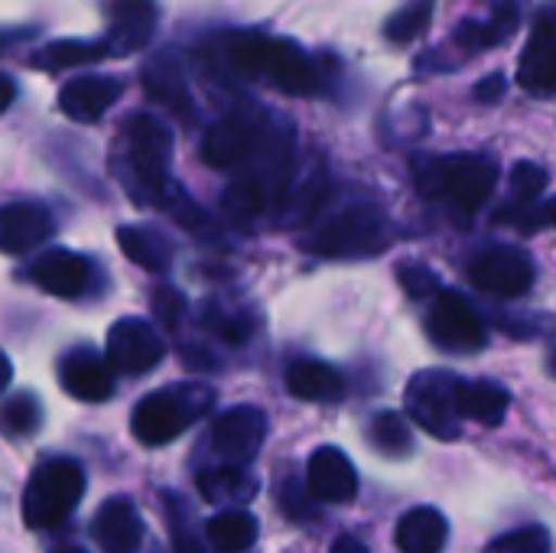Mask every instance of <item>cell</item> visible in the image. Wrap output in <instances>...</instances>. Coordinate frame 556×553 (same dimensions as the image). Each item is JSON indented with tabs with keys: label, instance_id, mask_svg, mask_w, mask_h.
Segmentation results:
<instances>
[{
	"label": "cell",
	"instance_id": "1",
	"mask_svg": "<svg viewBox=\"0 0 556 553\" xmlns=\"http://www.w3.org/2000/svg\"><path fill=\"white\" fill-rule=\"evenodd\" d=\"M222 59L235 75L267 81L287 95H316L323 88V65L303 46L261 29H235L222 36Z\"/></svg>",
	"mask_w": 556,
	"mask_h": 553
},
{
	"label": "cell",
	"instance_id": "2",
	"mask_svg": "<svg viewBox=\"0 0 556 553\" xmlns=\"http://www.w3.org/2000/svg\"><path fill=\"white\" fill-rule=\"evenodd\" d=\"M498 183L495 160L482 153H450L417 163V186L427 199L450 202L453 209L472 215L479 212Z\"/></svg>",
	"mask_w": 556,
	"mask_h": 553
},
{
	"label": "cell",
	"instance_id": "3",
	"mask_svg": "<svg viewBox=\"0 0 556 553\" xmlns=\"http://www.w3.org/2000/svg\"><path fill=\"white\" fill-rule=\"evenodd\" d=\"M212 391L202 385H182L169 391H156L134 407V437L147 447H163L176 440L195 417L212 407Z\"/></svg>",
	"mask_w": 556,
	"mask_h": 553
},
{
	"label": "cell",
	"instance_id": "4",
	"mask_svg": "<svg viewBox=\"0 0 556 553\" xmlns=\"http://www.w3.org/2000/svg\"><path fill=\"white\" fill-rule=\"evenodd\" d=\"M85 495V473L75 460L42 463L23 492V521L33 531L55 528Z\"/></svg>",
	"mask_w": 556,
	"mask_h": 553
},
{
	"label": "cell",
	"instance_id": "5",
	"mask_svg": "<svg viewBox=\"0 0 556 553\" xmlns=\"http://www.w3.org/2000/svg\"><path fill=\"white\" fill-rule=\"evenodd\" d=\"M384 244H388L384 218L368 202L345 205L306 241V248L323 257H368L384 251Z\"/></svg>",
	"mask_w": 556,
	"mask_h": 553
},
{
	"label": "cell",
	"instance_id": "6",
	"mask_svg": "<svg viewBox=\"0 0 556 553\" xmlns=\"http://www.w3.org/2000/svg\"><path fill=\"white\" fill-rule=\"evenodd\" d=\"M127 150L137 183L150 192L153 202H166V196L176 189L169 183V156H173L169 127L153 114H134L127 124Z\"/></svg>",
	"mask_w": 556,
	"mask_h": 553
},
{
	"label": "cell",
	"instance_id": "7",
	"mask_svg": "<svg viewBox=\"0 0 556 553\" xmlns=\"http://www.w3.org/2000/svg\"><path fill=\"white\" fill-rule=\"evenodd\" d=\"M459 378L450 372H420L407 385V414L437 440L459 437V407H456Z\"/></svg>",
	"mask_w": 556,
	"mask_h": 553
},
{
	"label": "cell",
	"instance_id": "8",
	"mask_svg": "<svg viewBox=\"0 0 556 553\" xmlns=\"http://www.w3.org/2000/svg\"><path fill=\"white\" fill-rule=\"evenodd\" d=\"M427 329H430V339L443 352L469 355L485 345V326H482L476 306L456 290H440V297L430 310Z\"/></svg>",
	"mask_w": 556,
	"mask_h": 553
},
{
	"label": "cell",
	"instance_id": "9",
	"mask_svg": "<svg viewBox=\"0 0 556 553\" xmlns=\"http://www.w3.org/2000/svg\"><path fill=\"white\" fill-rule=\"evenodd\" d=\"M534 277V261L508 244L482 251L469 267V280L495 297H521L525 290H531Z\"/></svg>",
	"mask_w": 556,
	"mask_h": 553
},
{
	"label": "cell",
	"instance_id": "10",
	"mask_svg": "<svg viewBox=\"0 0 556 553\" xmlns=\"http://www.w3.org/2000/svg\"><path fill=\"white\" fill-rule=\"evenodd\" d=\"M163 342L153 332L150 323L143 319H117L108 329V342H104V359L114 372L124 375H143L153 365L163 362Z\"/></svg>",
	"mask_w": 556,
	"mask_h": 553
},
{
	"label": "cell",
	"instance_id": "11",
	"mask_svg": "<svg viewBox=\"0 0 556 553\" xmlns=\"http://www.w3.org/2000/svg\"><path fill=\"white\" fill-rule=\"evenodd\" d=\"M264 433H267V417L261 407H251V404H241V407H231L225 411L218 420H215V430H212V443H215V453L225 460V466H248L261 443H264Z\"/></svg>",
	"mask_w": 556,
	"mask_h": 553
},
{
	"label": "cell",
	"instance_id": "12",
	"mask_svg": "<svg viewBox=\"0 0 556 553\" xmlns=\"http://www.w3.org/2000/svg\"><path fill=\"white\" fill-rule=\"evenodd\" d=\"M261 121H254L251 114H228L222 121H215L202 140V160L215 169H231L241 166L244 160L254 156V150L261 147Z\"/></svg>",
	"mask_w": 556,
	"mask_h": 553
},
{
	"label": "cell",
	"instance_id": "13",
	"mask_svg": "<svg viewBox=\"0 0 556 553\" xmlns=\"http://www.w3.org/2000/svg\"><path fill=\"white\" fill-rule=\"evenodd\" d=\"M521 26V0H485L482 16H469L453 29V46L463 52H489Z\"/></svg>",
	"mask_w": 556,
	"mask_h": 553
},
{
	"label": "cell",
	"instance_id": "14",
	"mask_svg": "<svg viewBox=\"0 0 556 553\" xmlns=\"http://www.w3.org/2000/svg\"><path fill=\"white\" fill-rule=\"evenodd\" d=\"M59 385L68 398L101 404L114 394V368L91 349H75L59 362Z\"/></svg>",
	"mask_w": 556,
	"mask_h": 553
},
{
	"label": "cell",
	"instance_id": "15",
	"mask_svg": "<svg viewBox=\"0 0 556 553\" xmlns=\"http://www.w3.org/2000/svg\"><path fill=\"white\" fill-rule=\"evenodd\" d=\"M156 29V0H108V55H130Z\"/></svg>",
	"mask_w": 556,
	"mask_h": 553
},
{
	"label": "cell",
	"instance_id": "16",
	"mask_svg": "<svg viewBox=\"0 0 556 553\" xmlns=\"http://www.w3.org/2000/svg\"><path fill=\"white\" fill-rule=\"evenodd\" d=\"M306 489L323 505L352 502L358 492V476H355L352 460L336 447H319L306 466Z\"/></svg>",
	"mask_w": 556,
	"mask_h": 553
},
{
	"label": "cell",
	"instance_id": "17",
	"mask_svg": "<svg viewBox=\"0 0 556 553\" xmlns=\"http://www.w3.org/2000/svg\"><path fill=\"white\" fill-rule=\"evenodd\" d=\"M121 91H124V85L111 75H78L62 85L59 108L65 117H72L78 124H94L117 104Z\"/></svg>",
	"mask_w": 556,
	"mask_h": 553
},
{
	"label": "cell",
	"instance_id": "18",
	"mask_svg": "<svg viewBox=\"0 0 556 553\" xmlns=\"http://www.w3.org/2000/svg\"><path fill=\"white\" fill-rule=\"evenodd\" d=\"M518 85L534 91V95H551L556 91V20L544 16L521 59H518Z\"/></svg>",
	"mask_w": 556,
	"mask_h": 553
},
{
	"label": "cell",
	"instance_id": "19",
	"mask_svg": "<svg viewBox=\"0 0 556 553\" xmlns=\"http://www.w3.org/2000/svg\"><path fill=\"white\" fill-rule=\"evenodd\" d=\"M29 277L52 297H78L91 277V267L81 254L55 248L29 267Z\"/></svg>",
	"mask_w": 556,
	"mask_h": 553
},
{
	"label": "cell",
	"instance_id": "20",
	"mask_svg": "<svg viewBox=\"0 0 556 553\" xmlns=\"http://www.w3.org/2000/svg\"><path fill=\"white\" fill-rule=\"evenodd\" d=\"M94 538L108 553H134L143 541V518L134 502L111 499L94 518Z\"/></svg>",
	"mask_w": 556,
	"mask_h": 553
},
{
	"label": "cell",
	"instance_id": "21",
	"mask_svg": "<svg viewBox=\"0 0 556 553\" xmlns=\"http://www.w3.org/2000/svg\"><path fill=\"white\" fill-rule=\"evenodd\" d=\"M52 231V222L42 205L13 202L0 209V251L3 254H26Z\"/></svg>",
	"mask_w": 556,
	"mask_h": 553
},
{
	"label": "cell",
	"instance_id": "22",
	"mask_svg": "<svg viewBox=\"0 0 556 553\" xmlns=\"http://www.w3.org/2000/svg\"><path fill=\"white\" fill-rule=\"evenodd\" d=\"M287 391L300 401H323L332 404L345 394L342 375L316 359H300L287 368Z\"/></svg>",
	"mask_w": 556,
	"mask_h": 553
},
{
	"label": "cell",
	"instance_id": "23",
	"mask_svg": "<svg viewBox=\"0 0 556 553\" xmlns=\"http://www.w3.org/2000/svg\"><path fill=\"white\" fill-rule=\"evenodd\" d=\"M143 88L150 91V98H153L156 104H163L166 111H173L179 121L192 124V117H195L192 95H189V88H186V81H182L179 65H173L166 55L156 59L153 65H147V72H143Z\"/></svg>",
	"mask_w": 556,
	"mask_h": 553
},
{
	"label": "cell",
	"instance_id": "24",
	"mask_svg": "<svg viewBox=\"0 0 556 553\" xmlns=\"http://www.w3.org/2000/svg\"><path fill=\"white\" fill-rule=\"evenodd\" d=\"M450 528L437 508H414L397 521V548L404 553H440L446 548Z\"/></svg>",
	"mask_w": 556,
	"mask_h": 553
},
{
	"label": "cell",
	"instance_id": "25",
	"mask_svg": "<svg viewBox=\"0 0 556 553\" xmlns=\"http://www.w3.org/2000/svg\"><path fill=\"white\" fill-rule=\"evenodd\" d=\"M456 407H459V417H469V420H479L485 427H495V424L505 420V414L511 407V398L495 381H459Z\"/></svg>",
	"mask_w": 556,
	"mask_h": 553
},
{
	"label": "cell",
	"instance_id": "26",
	"mask_svg": "<svg viewBox=\"0 0 556 553\" xmlns=\"http://www.w3.org/2000/svg\"><path fill=\"white\" fill-rule=\"evenodd\" d=\"M199 492L212 505H244L257 492V479L248 476L241 466H222V469H205L195 479Z\"/></svg>",
	"mask_w": 556,
	"mask_h": 553
},
{
	"label": "cell",
	"instance_id": "27",
	"mask_svg": "<svg viewBox=\"0 0 556 553\" xmlns=\"http://www.w3.org/2000/svg\"><path fill=\"white\" fill-rule=\"evenodd\" d=\"M117 244H121V251L137 264V267H143V271H166L169 267V261H173V248H169V241L160 235V231H153V228H140V225H124V228H117Z\"/></svg>",
	"mask_w": 556,
	"mask_h": 553
},
{
	"label": "cell",
	"instance_id": "28",
	"mask_svg": "<svg viewBox=\"0 0 556 553\" xmlns=\"http://www.w3.org/2000/svg\"><path fill=\"white\" fill-rule=\"evenodd\" d=\"M205 535L215 553H248L257 541V521L244 508H228L208 521Z\"/></svg>",
	"mask_w": 556,
	"mask_h": 553
},
{
	"label": "cell",
	"instance_id": "29",
	"mask_svg": "<svg viewBox=\"0 0 556 553\" xmlns=\"http://www.w3.org/2000/svg\"><path fill=\"white\" fill-rule=\"evenodd\" d=\"M108 55V46L104 42H85V39H59V42H49L36 62L46 65V68H78V65H91L98 59Z\"/></svg>",
	"mask_w": 556,
	"mask_h": 553
},
{
	"label": "cell",
	"instance_id": "30",
	"mask_svg": "<svg viewBox=\"0 0 556 553\" xmlns=\"http://www.w3.org/2000/svg\"><path fill=\"white\" fill-rule=\"evenodd\" d=\"M368 437H371V443H375L384 456H407L410 447H414L407 417L397 414V411H381L378 417H371Z\"/></svg>",
	"mask_w": 556,
	"mask_h": 553
},
{
	"label": "cell",
	"instance_id": "31",
	"mask_svg": "<svg viewBox=\"0 0 556 553\" xmlns=\"http://www.w3.org/2000/svg\"><path fill=\"white\" fill-rule=\"evenodd\" d=\"M433 7L437 0H410L404 3L397 13H391V20L384 23V36L391 42H414L420 39L427 29H430V20H433Z\"/></svg>",
	"mask_w": 556,
	"mask_h": 553
},
{
	"label": "cell",
	"instance_id": "32",
	"mask_svg": "<svg viewBox=\"0 0 556 553\" xmlns=\"http://www.w3.org/2000/svg\"><path fill=\"white\" fill-rule=\"evenodd\" d=\"M42 424V407L33 394H16L10 401H3L0 407V430L13 440L20 437H33Z\"/></svg>",
	"mask_w": 556,
	"mask_h": 553
},
{
	"label": "cell",
	"instance_id": "33",
	"mask_svg": "<svg viewBox=\"0 0 556 553\" xmlns=\"http://www.w3.org/2000/svg\"><path fill=\"white\" fill-rule=\"evenodd\" d=\"M508 186H511V196L518 202H534L547 189V169L538 166V163H531V160H521V163L511 166Z\"/></svg>",
	"mask_w": 556,
	"mask_h": 553
},
{
	"label": "cell",
	"instance_id": "34",
	"mask_svg": "<svg viewBox=\"0 0 556 553\" xmlns=\"http://www.w3.org/2000/svg\"><path fill=\"white\" fill-rule=\"evenodd\" d=\"M397 280H401V287H404L414 300L440 297V277H437L427 264H420V261L401 264V267H397Z\"/></svg>",
	"mask_w": 556,
	"mask_h": 553
},
{
	"label": "cell",
	"instance_id": "35",
	"mask_svg": "<svg viewBox=\"0 0 556 553\" xmlns=\"http://www.w3.org/2000/svg\"><path fill=\"white\" fill-rule=\"evenodd\" d=\"M485 553H551V535L544 528H521L498 538Z\"/></svg>",
	"mask_w": 556,
	"mask_h": 553
},
{
	"label": "cell",
	"instance_id": "36",
	"mask_svg": "<svg viewBox=\"0 0 556 553\" xmlns=\"http://www.w3.org/2000/svg\"><path fill=\"white\" fill-rule=\"evenodd\" d=\"M505 91H508V78H505L502 72H492V75H485V78L476 85V101H482V104H498V101L505 98Z\"/></svg>",
	"mask_w": 556,
	"mask_h": 553
},
{
	"label": "cell",
	"instance_id": "37",
	"mask_svg": "<svg viewBox=\"0 0 556 553\" xmlns=\"http://www.w3.org/2000/svg\"><path fill=\"white\" fill-rule=\"evenodd\" d=\"M156 313H160V319H163L166 326H176V316L182 313V300H179L169 287H163V290L156 293Z\"/></svg>",
	"mask_w": 556,
	"mask_h": 553
},
{
	"label": "cell",
	"instance_id": "38",
	"mask_svg": "<svg viewBox=\"0 0 556 553\" xmlns=\"http://www.w3.org/2000/svg\"><path fill=\"white\" fill-rule=\"evenodd\" d=\"M13 98H16V85L7 72H0V114L13 104Z\"/></svg>",
	"mask_w": 556,
	"mask_h": 553
},
{
	"label": "cell",
	"instance_id": "39",
	"mask_svg": "<svg viewBox=\"0 0 556 553\" xmlns=\"http://www.w3.org/2000/svg\"><path fill=\"white\" fill-rule=\"evenodd\" d=\"M329 553H368V551H365V544H362L358 538H352V535H342V538L332 544V551Z\"/></svg>",
	"mask_w": 556,
	"mask_h": 553
},
{
	"label": "cell",
	"instance_id": "40",
	"mask_svg": "<svg viewBox=\"0 0 556 553\" xmlns=\"http://www.w3.org/2000/svg\"><path fill=\"white\" fill-rule=\"evenodd\" d=\"M10 381H13V365H10V359L0 352V394L10 388Z\"/></svg>",
	"mask_w": 556,
	"mask_h": 553
},
{
	"label": "cell",
	"instance_id": "41",
	"mask_svg": "<svg viewBox=\"0 0 556 553\" xmlns=\"http://www.w3.org/2000/svg\"><path fill=\"white\" fill-rule=\"evenodd\" d=\"M176 553H202V548H199V541H195V538L179 535V538H176Z\"/></svg>",
	"mask_w": 556,
	"mask_h": 553
},
{
	"label": "cell",
	"instance_id": "42",
	"mask_svg": "<svg viewBox=\"0 0 556 553\" xmlns=\"http://www.w3.org/2000/svg\"><path fill=\"white\" fill-rule=\"evenodd\" d=\"M547 222H551V225H556V199L551 202V205H547Z\"/></svg>",
	"mask_w": 556,
	"mask_h": 553
},
{
	"label": "cell",
	"instance_id": "43",
	"mask_svg": "<svg viewBox=\"0 0 556 553\" xmlns=\"http://www.w3.org/2000/svg\"><path fill=\"white\" fill-rule=\"evenodd\" d=\"M547 365H551V375H554V378H556V345H554V349H551V359H547Z\"/></svg>",
	"mask_w": 556,
	"mask_h": 553
},
{
	"label": "cell",
	"instance_id": "44",
	"mask_svg": "<svg viewBox=\"0 0 556 553\" xmlns=\"http://www.w3.org/2000/svg\"><path fill=\"white\" fill-rule=\"evenodd\" d=\"M59 553H85V551H75V548H65V551H59Z\"/></svg>",
	"mask_w": 556,
	"mask_h": 553
}]
</instances>
